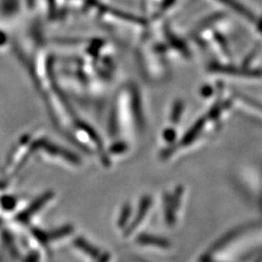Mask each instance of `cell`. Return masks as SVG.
<instances>
[{"label": "cell", "mask_w": 262, "mask_h": 262, "mask_svg": "<svg viewBox=\"0 0 262 262\" xmlns=\"http://www.w3.org/2000/svg\"><path fill=\"white\" fill-rule=\"evenodd\" d=\"M72 231V228L71 226H67V227H63L59 230H56V232L52 233L51 235H48V238L50 239H58V238H61L63 236H66L68 233H70Z\"/></svg>", "instance_id": "3"}, {"label": "cell", "mask_w": 262, "mask_h": 262, "mask_svg": "<svg viewBox=\"0 0 262 262\" xmlns=\"http://www.w3.org/2000/svg\"><path fill=\"white\" fill-rule=\"evenodd\" d=\"M109 258H110V255H108V254H105L104 256H102L100 259H99V261L98 262H107L109 260Z\"/></svg>", "instance_id": "4"}, {"label": "cell", "mask_w": 262, "mask_h": 262, "mask_svg": "<svg viewBox=\"0 0 262 262\" xmlns=\"http://www.w3.org/2000/svg\"><path fill=\"white\" fill-rule=\"evenodd\" d=\"M139 244L142 245H150V246H157V247H160V248H166L168 247L169 243L164 240L161 239L159 237H154V236H150V235H142L138 240H137Z\"/></svg>", "instance_id": "2"}, {"label": "cell", "mask_w": 262, "mask_h": 262, "mask_svg": "<svg viewBox=\"0 0 262 262\" xmlns=\"http://www.w3.org/2000/svg\"><path fill=\"white\" fill-rule=\"evenodd\" d=\"M74 245L77 248L81 249L84 253H86L93 258H97L99 256V252L97 249H95L92 245L88 243L83 238H77L74 241Z\"/></svg>", "instance_id": "1"}]
</instances>
